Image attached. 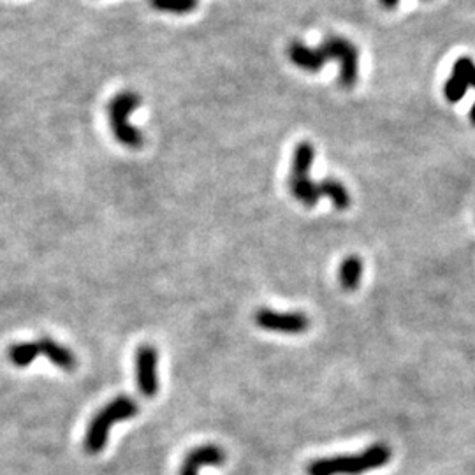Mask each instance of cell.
Instances as JSON below:
<instances>
[{"instance_id":"1","label":"cell","mask_w":475,"mask_h":475,"mask_svg":"<svg viewBox=\"0 0 475 475\" xmlns=\"http://www.w3.org/2000/svg\"><path fill=\"white\" fill-rule=\"evenodd\" d=\"M287 55L299 69L317 73L329 60L340 64V83L345 88H352L359 78V51L352 41L340 36H329L319 48H310L294 41L287 48Z\"/></svg>"},{"instance_id":"2","label":"cell","mask_w":475,"mask_h":475,"mask_svg":"<svg viewBox=\"0 0 475 475\" xmlns=\"http://www.w3.org/2000/svg\"><path fill=\"white\" fill-rule=\"evenodd\" d=\"M316 159V150L311 143L303 141L294 150L292 157L289 189L292 196L307 208H313L322 196L329 197L336 209H347L350 206V194L347 187L338 180H322L319 183L310 178V168Z\"/></svg>"},{"instance_id":"3","label":"cell","mask_w":475,"mask_h":475,"mask_svg":"<svg viewBox=\"0 0 475 475\" xmlns=\"http://www.w3.org/2000/svg\"><path fill=\"white\" fill-rule=\"evenodd\" d=\"M391 449L384 444H375L366 451L354 456H335L311 461L308 475H359L389 463Z\"/></svg>"},{"instance_id":"4","label":"cell","mask_w":475,"mask_h":475,"mask_svg":"<svg viewBox=\"0 0 475 475\" xmlns=\"http://www.w3.org/2000/svg\"><path fill=\"white\" fill-rule=\"evenodd\" d=\"M138 403L129 396H118L107 403L97 415L90 421V426L85 435V449L90 454H97L106 447L107 435L111 426L118 421H125L138 414Z\"/></svg>"},{"instance_id":"5","label":"cell","mask_w":475,"mask_h":475,"mask_svg":"<svg viewBox=\"0 0 475 475\" xmlns=\"http://www.w3.org/2000/svg\"><path fill=\"white\" fill-rule=\"evenodd\" d=\"M141 99L134 92H122L111 99L107 106V115H110V125L113 136L118 143L127 148H140L143 144V136L134 125L129 122V115L132 111L138 110Z\"/></svg>"},{"instance_id":"6","label":"cell","mask_w":475,"mask_h":475,"mask_svg":"<svg viewBox=\"0 0 475 475\" xmlns=\"http://www.w3.org/2000/svg\"><path fill=\"white\" fill-rule=\"evenodd\" d=\"M255 322L259 328L266 329V331L287 333V335H298L305 333L310 326V319L301 311H274L270 308H262L255 313Z\"/></svg>"},{"instance_id":"7","label":"cell","mask_w":475,"mask_h":475,"mask_svg":"<svg viewBox=\"0 0 475 475\" xmlns=\"http://www.w3.org/2000/svg\"><path fill=\"white\" fill-rule=\"evenodd\" d=\"M136 377L138 385L144 396L152 398L159 391V378H157V350L150 345H143L136 354Z\"/></svg>"},{"instance_id":"8","label":"cell","mask_w":475,"mask_h":475,"mask_svg":"<svg viewBox=\"0 0 475 475\" xmlns=\"http://www.w3.org/2000/svg\"><path fill=\"white\" fill-rule=\"evenodd\" d=\"M226 461V452L217 446H203L190 451L181 465L180 475H197V470L206 465H222Z\"/></svg>"},{"instance_id":"9","label":"cell","mask_w":475,"mask_h":475,"mask_svg":"<svg viewBox=\"0 0 475 475\" xmlns=\"http://www.w3.org/2000/svg\"><path fill=\"white\" fill-rule=\"evenodd\" d=\"M37 344H39L42 356L48 357L55 366H58V368L64 370V372H74V370H76L78 361H76V356L70 352L69 348L57 344V342H55L53 338H49V336H42Z\"/></svg>"},{"instance_id":"10","label":"cell","mask_w":475,"mask_h":475,"mask_svg":"<svg viewBox=\"0 0 475 475\" xmlns=\"http://www.w3.org/2000/svg\"><path fill=\"white\" fill-rule=\"evenodd\" d=\"M363 279V261L357 255H348L340 266V283L345 291H356Z\"/></svg>"},{"instance_id":"11","label":"cell","mask_w":475,"mask_h":475,"mask_svg":"<svg viewBox=\"0 0 475 475\" xmlns=\"http://www.w3.org/2000/svg\"><path fill=\"white\" fill-rule=\"evenodd\" d=\"M41 354V348L37 342H29V344H14L9 347V359L12 361V365L18 368H25L29 366L37 356Z\"/></svg>"},{"instance_id":"12","label":"cell","mask_w":475,"mask_h":475,"mask_svg":"<svg viewBox=\"0 0 475 475\" xmlns=\"http://www.w3.org/2000/svg\"><path fill=\"white\" fill-rule=\"evenodd\" d=\"M150 4L162 12L171 14H187L192 12L197 5V0H150Z\"/></svg>"},{"instance_id":"13","label":"cell","mask_w":475,"mask_h":475,"mask_svg":"<svg viewBox=\"0 0 475 475\" xmlns=\"http://www.w3.org/2000/svg\"><path fill=\"white\" fill-rule=\"evenodd\" d=\"M468 90V83L463 78H459L456 74H452L451 78L447 79L446 86H444V95L449 103H458L465 97Z\"/></svg>"},{"instance_id":"14","label":"cell","mask_w":475,"mask_h":475,"mask_svg":"<svg viewBox=\"0 0 475 475\" xmlns=\"http://www.w3.org/2000/svg\"><path fill=\"white\" fill-rule=\"evenodd\" d=\"M452 74L463 78L468 83V86H474L475 88V64L468 57H461L454 62V67H452Z\"/></svg>"},{"instance_id":"15","label":"cell","mask_w":475,"mask_h":475,"mask_svg":"<svg viewBox=\"0 0 475 475\" xmlns=\"http://www.w3.org/2000/svg\"><path fill=\"white\" fill-rule=\"evenodd\" d=\"M385 9H394L398 5V0H381Z\"/></svg>"},{"instance_id":"16","label":"cell","mask_w":475,"mask_h":475,"mask_svg":"<svg viewBox=\"0 0 475 475\" xmlns=\"http://www.w3.org/2000/svg\"><path fill=\"white\" fill-rule=\"evenodd\" d=\"M470 122L475 125V103L472 104V107H470Z\"/></svg>"}]
</instances>
